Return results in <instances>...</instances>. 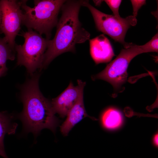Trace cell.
<instances>
[{
  "mask_svg": "<svg viewBox=\"0 0 158 158\" xmlns=\"http://www.w3.org/2000/svg\"><path fill=\"white\" fill-rule=\"evenodd\" d=\"M130 1L133 8V16L136 17L139 10L142 6L145 4L146 1L131 0Z\"/></svg>",
  "mask_w": 158,
  "mask_h": 158,
  "instance_id": "obj_15",
  "label": "cell"
},
{
  "mask_svg": "<svg viewBox=\"0 0 158 158\" xmlns=\"http://www.w3.org/2000/svg\"><path fill=\"white\" fill-rule=\"evenodd\" d=\"M15 52L4 38L0 37V78L6 74L8 70L6 66V61L8 60H14Z\"/></svg>",
  "mask_w": 158,
  "mask_h": 158,
  "instance_id": "obj_13",
  "label": "cell"
},
{
  "mask_svg": "<svg viewBox=\"0 0 158 158\" xmlns=\"http://www.w3.org/2000/svg\"><path fill=\"white\" fill-rule=\"evenodd\" d=\"M101 120L103 126L109 130L116 129L120 126L123 123V117L121 112L114 108H110L105 110L102 114Z\"/></svg>",
  "mask_w": 158,
  "mask_h": 158,
  "instance_id": "obj_12",
  "label": "cell"
},
{
  "mask_svg": "<svg viewBox=\"0 0 158 158\" xmlns=\"http://www.w3.org/2000/svg\"><path fill=\"white\" fill-rule=\"evenodd\" d=\"M66 1L35 0L34 7H31L27 5V0L21 1L22 24L41 35H44L46 39L49 40L52 29L57 24L59 12Z\"/></svg>",
  "mask_w": 158,
  "mask_h": 158,
  "instance_id": "obj_3",
  "label": "cell"
},
{
  "mask_svg": "<svg viewBox=\"0 0 158 158\" xmlns=\"http://www.w3.org/2000/svg\"><path fill=\"white\" fill-rule=\"evenodd\" d=\"M91 56L97 64L110 61L115 55L109 40L104 34L89 40Z\"/></svg>",
  "mask_w": 158,
  "mask_h": 158,
  "instance_id": "obj_9",
  "label": "cell"
},
{
  "mask_svg": "<svg viewBox=\"0 0 158 158\" xmlns=\"http://www.w3.org/2000/svg\"><path fill=\"white\" fill-rule=\"evenodd\" d=\"M39 79V75H35L22 86L21 98L23 108L19 115L25 132H31L35 136L44 128L54 132L58 124L51 102L40 90Z\"/></svg>",
  "mask_w": 158,
  "mask_h": 158,
  "instance_id": "obj_2",
  "label": "cell"
},
{
  "mask_svg": "<svg viewBox=\"0 0 158 158\" xmlns=\"http://www.w3.org/2000/svg\"><path fill=\"white\" fill-rule=\"evenodd\" d=\"M13 116L5 111L0 112V156L8 158L5 150L4 140L5 135L13 134L18 124L13 122Z\"/></svg>",
  "mask_w": 158,
  "mask_h": 158,
  "instance_id": "obj_11",
  "label": "cell"
},
{
  "mask_svg": "<svg viewBox=\"0 0 158 158\" xmlns=\"http://www.w3.org/2000/svg\"><path fill=\"white\" fill-rule=\"evenodd\" d=\"M104 1L112 11L114 16L118 18L121 17L118 11L122 0H106Z\"/></svg>",
  "mask_w": 158,
  "mask_h": 158,
  "instance_id": "obj_14",
  "label": "cell"
},
{
  "mask_svg": "<svg viewBox=\"0 0 158 158\" xmlns=\"http://www.w3.org/2000/svg\"><path fill=\"white\" fill-rule=\"evenodd\" d=\"M158 40L154 37L142 45L133 44L123 49L119 54L104 69L92 76L93 80H102L111 84L115 90L120 87L126 80L127 70L131 60L136 56L144 53L157 52Z\"/></svg>",
  "mask_w": 158,
  "mask_h": 158,
  "instance_id": "obj_4",
  "label": "cell"
},
{
  "mask_svg": "<svg viewBox=\"0 0 158 158\" xmlns=\"http://www.w3.org/2000/svg\"><path fill=\"white\" fill-rule=\"evenodd\" d=\"M21 35L24 39V44L22 45L16 44L15 46L17 53V64L24 66L28 72L32 75L37 69L42 68L49 40L30 29L23 32Z\"/></svg>",
  "mask_w": 158,
  "mask_h": 158,
  "instance_id": "obj_5",
  "label": "cell"
},
{
  "mask_svg": "<svg viewBox=\"0 0 158 158\" xmlns=\"http://www.w3.org/2000/svg\"><path fill=\"white\" fill-rule=\"evenodd\" d=\"M82 6L87 8L90 11L98 30L122 44L125 48L133 44L126 42L124 39L129 28L136 24V17L130 16L125 18H118L113 15L104 13L96 9L87 0H83Z\"/></svg>",
  "mask_w": 158,
  "mask_h": 158,
  "instance_id": "obj_6",
  "label": "cell"
},
{
  "mask_svg": "<svg viewBox=\"0 0 158 158\" xmlns=\"http://www.w3.org/2000/svg\"><path fill=\"white\" fill-rule=\"evenodd\" d=\"M153 142L156 146L158 145V134H156L154 136Z\"/></svg>",
  "mask_w": 158,
  "mask_h": 158,
  "instance_id": "obj_16",
  "label": "cell"
},
{
  "mask_svg": "<svg viewBox=\"0 0 158 158\" xmlns=\"http://www.w3.org/2000/svg\"><path fill=\"white\" fill-rule=\"evenodd\" d=\"M83 0H66L61 9V15L53 39L49 40L41 69L55 58L67 52H74L77 44L89 39L90 33L82 26L79 18Z\"/></svg>",
  "mask_w": 158,
  "mask_h": 158,
  "instance_id": "obj_1",
  "label": "cell"
},
{
  "mask_svg": "<svg viewBox=\"0 0 158 158\" xmlns=\"http://www.w3.org/2000/svg\"><path fill=\"white\" fill-rule=\"evenodd\" d=\"M67 118L60 127L61 131L65 135H67L71 129L83 118L89 116L85 111L83 101V93L70 109Z\"/></svg>",
  "mask_w": 158,
  "mask_h": 158,
  "instance_id": "obj_10",
  "label": "cell"
},
{
  "mask_svg": "<svg viewBox=\"0 0 158 158\" xmlns=\"http://www.w3.org/2000/svg\"><path fill=\"white\" fill-rule=\"evenodd\" d=\"M21 5V1L0 0V33L4 34L3 38L15 51V39L20 29L23 20V13Z\"/></svg>",
  "mask_w": 158,
  "mask_h": 158,
  "instance_id": "obj_7",
  "label": "cell"
},
{
  "mask_svg": "<svg viewBox=\"0 0 158 158\" xmlns=\"http://www.w3.org/2000/svg\"><path fill=\"white\" fill-rule=\"evenodd\" d=\"M77 85L75 86L72 82L68 87L51 102L55 113L61 117L67 116L68 112L75 103L81 95L83 93L86 83L80 80H77Z\"/></svg>",
  "mask_w": 158,
  "mask_h": 158,
  "instance_id": "obj_8",
  "label": "cell"
}]
</instances>
